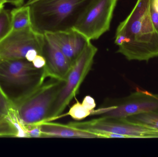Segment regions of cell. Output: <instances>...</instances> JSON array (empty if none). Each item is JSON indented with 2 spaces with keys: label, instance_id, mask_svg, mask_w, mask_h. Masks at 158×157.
Returning <instances> with one entry per match:
<instances>
[{
  "label": "cell",
  "instance_id": "cell-13",
  "mask_svg": "<svg viewBox=\"0 0 158 157\" xmlns=\"http://www.w3.org/2000/svg\"><path fill=\"white\" fill-rule=\"evenodd\" d=\"M0 137H27L25 128L9 117H0Z\"/></svg>",
  "mask_w": 158,
  "mask_h": 157
},
{
  "label": "cell",
  "instance_id": "cell-5",
  "mask_svg": "<svg viewBox=\"0 0 158 157\" xmlns=\"http://www.w3.org/2000/svg\"><path fill=\"white\" fill-rule=\"evenodd\" d=\"M98 49L91 41L85 45L72 65L62 89L56 97L48 122L56 120L78 93L79 88L91 70Z\"/></svg>",
  "mask_w": 158,
  "mask_h": 157
},
{
  "label": "cell",
  "instance_id": "cell-18",
  "mask_svg": "<svg viewBox=\"0 0 158 157\" xmlns=\"http://www.w3.org/2000/svg\"><path fill=\"white\" fill-rule=\"evenodd\" d=\"M13 108L0 88V115L3 117H10Z\"/></svg>",
  "mask_w": 158,
  "mask_h": 157
},
{
  "label": "cell",
  "instance_id": "cell-4",
  "mask_svg": "<svg viewBox=\"0 0 158 157\" xmlns=\"http://www.w3.org/2000/svg\"><path fill=\"white\" fill-rule=\"evenodd\" d=\"M64 84V81L54 78L45 80L14 108V114L19 123L23 126H32L48 122L53 105Z\"/></svg>",
  "mask_w": 158,
  "mask_h": 157
},
{
  "label": "cell",
  "instance_id": "cell-19",
  "mask_svg": "<svg viewBox=\"0 0 158 157\" xmlns=\"http://www.w3.org/2000/svg\"><path fill=\"white\" fill-rule=\"evenodd\" d=\"M28 138H43V134L40 125L24 126Z\"/></svg>",
  "mask_w": 158,
  "mask_h": 157
},
{
  "label": "cell",
  "instance_id": "cell-24",
  "mask_svg": "<svg viewBox=\"0 0 158 157\" xmlns=\"http://www.w3.org/2000/svg\"><path fill=\"white\" fill-rule=\"evenodd\" d=\"M4 3H9L16 6H20L24 3V0H2Z\"/></svg>",
  "mask_w": 158,
  "mask_h": 157
},
{
  "label": "cell",
  "instance_id": "cell-22",
  "mask_svg": "<svg viewBox=\"0 0 158 157\" xmlns=\"http://www.w3.org/2000/svg\"><path fill=\"white\" fill-rule=\"evenodd\" d=\"M150 14H151V19L154 24L155 28L158 32V12H156L154 8L151 6L150 8Z\"/></svg>",
  "mask_w": 158,
  "mask_h": 157
},
{
  "label": "cell",
  "instance_id": "cell-2",
  "mask_svg": "<svg viewBox=\"0 0 158 157\" xmlns=\"http://www.w3.org/2000/svg\"><path fill=\"white\" fill-rule=\"evenodd\" d=\"M94 0H35L27 2L31 25L39 34L72 29Z\"/></svg>",
  "mask_w": 158,
  "mask_h": 157
},
{
  "label": "cell",
  "instance_id": "cell-27",
  "mask_svg": "<svg viewBox=\"0 0 158 157\" xmlns=\"http://www.w3.org/2000/svg\"><path fill=\"white\" fill-rule=\"evenodd\" d=\"M35 1V0H28L27 2H33V1Z\"/></svg>",
  "mask_w": 158,
  "mask_h": 157
},
{
  "label": "cell",
  "instance_id": "cell-3",
  "mask_svg": "<svg viewBox=\"0 0 158 157\" xmlns=\"http://www.w3.org/2000/svg\"><path fill=\"white\" fill-rule=\"evenodd\" d=\"M43 68L26 59L0 60V88L13 108L45 80Z\"/></svg>",
  "mask_w": 158,
  "mask_h": 157
},
{
  "label": "cell",
  "instance_id": "cell-28",
  "mask_svg": "<svg viewBox=\"0 0 158 157\" xmlns=\"http://www.w3.org/2000/svg\"><path fill=\"white\" fill-rule=\"evenodd\" d=\"M0 3L5 4L3 2L2 0H0Z\"/></svg>",
  "mask_w": 158,
  "mask_h": 157
},
{
  "label": "cell",
  "instance_id": "cell-20",
  "mask_svg": "<svg viewBox=\"0 0 158 157\" xmlns=\"http://www.w3.org/2000/svg\"><path fill=\"white\" fill-rule=\"evenodd\" d=\"M82 104L86 108L93 111L96 107V103L94 99L90 96H86L84 98Z\"/></svg>",
  "mask_w": 158,
  "mask_h": 157
},
{
  "label": "cell",
  "instance_id": "cell-26",
  "mask_svg": "<svg viewBox=\"0 0 158 157\" xmlns=\"http://www.w3.org/2000/svg\"><path fill=\"white\" fill-rule=\"evenodd\" d=\"M4 4L0 3V9L4 8Z\"/></svg>",
  "mask_w": 158,
  "mask_h": 157
},
{
  "label": "cell",
  "instance_id": "cell-14",
  "mask_svg": "<svg viewBox=\"0 0 158 157\" xmlns=\"http://www.w3.org/2000/svg\"><path fill=\"white\" fill-rule=\"evenodd\" d=\"M12 30H19L31 26L29 7L24 5L13 9L10 12Z\"/></svg>",
  "mask_w": 158,
  "mask_h": 157
},
{
  "label": "cell",
  "instance_id": "cell-25",
  "mask_svg": "<svg viewBox=\"0 0 158 157\" xmlns=\"http://www.w3.org/2000/svg\"><path fill=\"white\" fill-rule=\"evenodd\" d=\"M151 6L156 12H158V0H151Z\"/></svg>",
  "mask_w": 158,
  "mask_h": 157
},
{
  "label": "cell",
  "instance_id": "cell-6",
  "mask_svg": "<svg viewBox=\"0 0 158 157\" xmlns=\"http://www.w3.org/2000/svg\"><path fill=\"white\" fill-rule=\"evenodd\" d=\"M158 110V94L139 90L126 97L109 100L92 115L101 118L123 119L136 114Z\"/></svg>",
  "mask_w": 158,
  "mask_h": 157
},
{
  "label": "cell",
  "instance_id": "cell-23",
  "mask_svg": "<svg viewBox=\"0 0 158 157\" xmlns=\"http://www.w3.org/2000/svg\"><path fill=\"white\" fill-rule=\"evenodd\" d=\"M38 54H40V53L37 50L34 49L30 50L26 54V59H27L29 61L31 62Z\"/></svg>",
  "mask_w": 158,
  "mask_h": 157
},
{
  "label": "cell",
  "instance_id": "cell-16",
  "mask_svg": "<svg viewBox=\"0 0 158 157\" xmlns=\"http://www.w3.org/2000/svg\"><path fill=\"white\" fill-rule=\"evenodd\" d=\"M12 30L11 13L3 8L0 9V41Z\"/></svg>",
  "mask_w": 158,
  "mask_h": 157
},
{
  "label": "cell",
  "instance_id": "cell-7",
  "mask_svg": "<svg viewBox=\"0 0 158 157\" xmlns=\"http://www.w3.org/2000/svg\"><path fill=\"white\" fill-rule=\"evenodd\" d=\"M118 0H94L73 27L87 40L99 38L109 30Z\"/></svg>",
  "mask_w": 158,
  "mask_h": 157
},
{
  "label": "cell",
  "instance_id": "cell-1",
  "mask_svg": "<svg viewBox=\"0 0 158 157\" xmlns=\"http://www.w3.org/2000/svg\"><path fill=\"white\" fill-rule=\"evenodd\" d=\"M151 0H137L117 28V53L129 61H148L158 57V32L151 19Z\"/></svg>",
  "mask_w": 158,
  "mask_h": 157
},
{
  "label": "cell",
  "instance_id": "cell-9",
  "mask_svg": "<svg viewBox=\"0 0 158 157\" xmlns=\"http://www.w3.org/2000/svg\"><path fill=\"white\" fill-rule=\"evenodd\" d=\"M44 35L34 31L31 26L12 30L0 41V60L26 59L29 50H37L42 55Z\"/></svg>",
  "mask_w": 158,
  "mask_h": 157
},
{
  "label": "cell",
  "instance_id": "cell-29",
  "mask_svg": "<svg viewBox=\"0 0 158 157\" xmlns=\"http://www.w3.org/2000/svg\"><path fill=\"white\" fill-rule=\"evenodd\" d=\"M3 117V116H1V115H0V117Z\"/></svg>",
  "mask_w": 158,
  "mask_h": 157
},
{
  "label": "cell",
  "instance_id": "cell-15",
  "mask_svg": "<svg viewBox=\"0 0 158 157\" xmlns=\"http://www.w3.org/2000/svg\"><path fill=\"white\" fill-rule=\"evenodd\" d=\"M123 119L135 124L158 130V110L132 115Z\"/></svg>",
  "mask_w": 158,
  "mask_h": 157
},
{
  "label": "cell",
  "instance_id": "cell-17",
  "mask_svg": "<svg viewBox=\"0 0 158 157\" xmlns=\"http://www.w3.org/2000/svg\"><path fill=\"white\" fill-rule=\"evenodd\" d=\"M93 111L85 108L82 103L77 102L70 108L68 114L75 120L81 121L92 115Z\"/></svg>",
  "mask_w": 158,
  "mask_h": 157
},
{
  "label": "cell",
  "instance_id": "cell-21",
  "mask_svg": "<svg viewBox=\"0 0 158 157\" xmlns=\"http://www.w3.org/2000/svg\"><path fill=\"white\" fill-rule=\"evenodd\" d=\"M31 62L33 65L38 69L44 68L46 65V60L43 55L38 54Z\"/></svg>",
  "mask_w": 158,
  "mask_h": 157
},
{
  "label": "cell",
  "instance_id": "cell-10",
  "mask_svg": "<svg viewBox=\"0 0 158 157\" xmlns=\"http://www.w3.org/2000/svg\"><path fill=\"white\" fill-rule=\"evenodd\" d=\"M42 55L46 60V65L43 68L44 78L65 81L73 65L57 46L45 35Z\"/></svg>",
  "mask_w": 158,
  "mask_h": 157
},
{
  "label": "cell",
  "instance_id": "cell-8",
  "mask_svg": "<svg viewBox=\"0 0 158 157\" xmlns=\"http://www.w3.org/2000/svg\"><path fill=\"white\" fill-rule=\"evenodd\" d=\"M68 124L92 133H113L124 135L126 138H158V130L135 124L125 119L98 117L81 122H71Z\"/></svg>",
  "mask_w": 158,
  "mask_h": 157
},
{
  "label": "cell",
  "instance_id": "cell-11",
  "mask_svg": "<svg viewBox=\"0 0 158 157\" xmlns=\"http://www.w3.org/2000/svg\"><path fill=\"white\" fill-rule=\"evenodd\" d=\"M44 35L57 46L72 65L86 44L90 41L73 29Z\"/></svg>",
  "mask_w": 158,
  "mask_h": 157
},
{
  "label": "cell",
  "instance_id": "cell-12",
  "mask_svg": "<svg viewBox=\"0 0 158 157\" xmlns=\"http://www.w3.org/2000/svg\"><path fill=\"white\" fill-rule=\"evenodd\" d=\"M43 134V138H100L91 132L77 129L69 124L45 122L39 124Z\"/></svg>",
  "mask_w": 158,
  "mask_h": 157
}]
</instances>
